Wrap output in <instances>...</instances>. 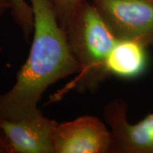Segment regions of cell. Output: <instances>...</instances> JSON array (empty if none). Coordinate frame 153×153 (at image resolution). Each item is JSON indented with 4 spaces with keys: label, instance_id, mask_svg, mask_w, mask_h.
I'll return each instance as SVG.
<instances>
[{
    "label": "cell",
    "instance_id": "obj_4",
    "mask_svg": "<svg viewBox=\"0 0 153 153\" xmlns=\"http://www.w3.org/2000/svg\"><path fill=\"white\" fill-rule=\"evenodd\" d=\"M58 123L38 110L15 120H0V153H55Z\"/></svg>",
    "mask_w": 153,
    "mask_h": 153
},
{
    "label": "cell",
    "instance_id": "obj_7",
    "mask_svg": "<svg viewBox=\"0 0 153 153\" xmlns=\"http://www.w3.org/2000/svg\"><path fill=\"white\" fill-rule=\"evenodd\" d=\"M146 47L130 39H117L106 60V70L110 75L133 78L145 71L147 57Z\"/></svg>",
    "mask_w": 153,
    "mask_h": 153
},
{
    "label": "cell",
    "instance_id": "obj_3",
    "mask_svg": "<svg viewBox=\"0 0 153 153\" xmlns=\"http://www.w3.org/2000/svg\"><path fill=\"white\" fill-rule=\"evenodd\" d=\"M118 39L153 48V0H90Z\"/></svg>",
    "mask_w": 153,
    "mask_h": 153
},
{
    "label": "cell",
    "instance_id": "obj_1",
    "mask_svg": "<svg viewBox=\"0 0 153 153\" xmlns=\"http://www.w3.org/2000/svg\"><path fill=\"white\" fill-rule=\"evenodd\" d=\"M29 2L34 19L31 49L14 85L0 94V120L19 119L36 112L48 88L79 71L50 0Z\"/></svg>",
    "mask_w": 153,
    "mask_h": 153
},
{
    "label": "cell",
    "instance_id": "obj_6",
    "mask_svg": "<svg viewBox=\"0 0 153 153\" xmlns=\"http://www.w3.org/2000/svg\"><path fill=\"white\" fill-rule=\"evenodd\" d=\"M111 145L109 127L94 116L58 123L55 130V153H110Z\"/></svg>",
    "mask_w": 153,
    "mask_h": 153
},
{
    "label": "cell",
    "instance_id": "obj_5",
    "mask_svg": "<svg viewBox=\"0 0 153 153\" xmlns=\"http://www.w3.org/2000/svg\"><path fill=\"white\" fill-rule=\"evenodd\" d=\"M124 100L114 99L103 108L105 123L111 134L110 153H153V113L131 123Z\"/></svg>",
    "mask_w": 153,
    "mask_h": 153
},
{
    "label": "cell",
    "instance_id": "obj_9",
    "mask_svg": "<svg viewBox=\"0 0 153 153\" xmlns=\"http://www.w3.org/2000/svg\"><path fill=\"white\" fill-rule=\"evenodd\" d=\"M88 0H50L58 22L64 30L79 8Z\"/></svg>",
    "mask_w": 153,
    "mask_h": 153
},
{
    "label": "cell",
    "instance_id": "obj_2",
    "mask_svg": "<svg viewBox=\"0 0 153 153\" xmlns=\"http://www.w3.org/2000/svg\"><path fill=\"white\" fill-rule=\"evenodd\" d=\"M65 32L79 66L69 88L79 92L96 90L109 76L106 60L118 38L90 0L76 11Z\"/></svg>",
    "mask_w": 153,
    "mask_h": 153
},
{
    "label": "cell",
    "instance_id": "obj_10",
    "mask_svg": "<svg viewBox=\"0 0 153 153\" xmlns=\"http://www.w3.org/2000/svg\"><path fill=\"white\" fill-rule=\"evenodd\" d=\"M12 9L11 0H0V19L6 14V12L10 11Z\"/></svg>",
    "mask_w": 153,
    "mask_h": 153
},
{
    "label": "cell",
    "instance_id": "obj_8",
    "mask_svg": "<svg viewBox=\"0 0 153 153\" xmlns=\"http://www.w3.org/2000/svg\"><path fill=\"white\" fill-rule=\"evenodd\" d=\"M11 16L15 23L21 29L25 40L28 42L33 36L34 30L33 8L26 0H11Z\"/></svg>",
    "mask_w": 153,
    "mask_h": 153
}]
</instances>
